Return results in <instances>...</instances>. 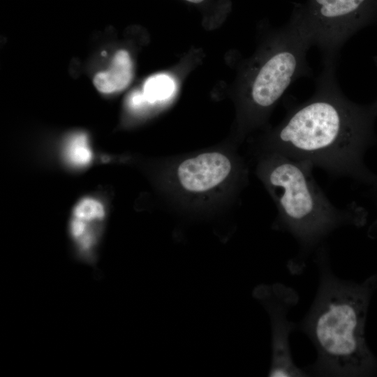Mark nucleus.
Returning <instances> with one entry per match:
<instances>
[{"label":"nucleus","instance_id":"obj_9","mask_svg":"<svg viewBox=\"0 0 377 377\" xmlns=\"http://www.w3.org/2000/svg\"><path fill=\"white\" fill-rule=\"evenodd\" d=\"M132 78V63L126 50L118 51L112 59L110 70L98 73L94 77L96 88L104 94L125 89Z\"/></svg>","mask_w":377,"mask_h":377},{"label":"nucleus","instance_id":"obj_7","mask_svg":"<svg viewBox=\"0 0 377 377\" xmlns=\"http://www.w3.org/2000/svg\"><path fill=\"white\" fill-rule=\"evenodd\" d=\"M233 168L230 159L222 153L212 151L184 160L177 170L180 186L186 191L201 193L223 183Z\"/></svg>","mask_w":377,"mask_h":377},{"label":"nucleus","instance_id":"obj_13","mask_svg":"<svg viewBox=\"0 0 377 377\" xmlns=\"http://www.w3.org/2000/svg\"><path fill=\"white\" fill-rule=\"evenodd\" d=\"M186 1H188L192 2V3H200V2H202L203 0H186Z\"/></svg>","mask_w":377,"mask_h":377},{"label":"nucleus","instance_id":"obj_5","mask_svg":"<svg viewBox=\"0 0 377 377\" xmlns=\"http://www.w3.org/2000/svg\"><path fill=\"white\" fill-rule=\"evenodd\" d=\"M309 47L288 24L275 37L250 83L249 101L255 112H267L295 81L311 75L306 60Z\"/></svg>","mask_w":377,"mask_h":377},{"label":"nucleus","instance_id":"obj_12","mask_svg":"<svg viewBox=\"0 0 377 377\" xmlns=\"http://www.w3.org/2000/svg\"><path fill=\"white\" fill-rule=\"evenodd\" d=\"M369 187V194L373 200L377 212V180ZM374 228L377 229V217L374 223Z\"/></svg>","mask_w":377,"mask_h":377},{"label":"nucleus","instance_id":"obj_14","mask_svg":"<svg viewBox=\"0 0 377 377\" xmlns=\"http://www.w3.org/2000/svg\"><path fill=\"white\" fill-rule=\"evenodd\" d=\"M376 64H377V59H376ZM373 105H374V107L377 110V100L373 103Z\"/></svg>","mask_w":377,"mask_h":377},{"label":"nucleus","instance_id":"obj_3","mask_svg":"<svg viewBox=\"0 0 377 377\" xmlns=\"http://www.w3.org/2000/svg\"><path fill=\"white\" fill-rule=\"evenodd\" d=\"M260 166V176L278 208L276 228L290 235L299 248L288 263L291 274H301L311 254L326 244L335 230L365 223L362 207L353 202L338 207L330 200L309 163L273 152Z\"/></svg>","mask_w":377,"mask_h":377},{"label":"nucleus","instance_id":"obj_6","mask_svg":"<svg viewBox=\"0 0 377 377\" xmlns=\"http://www.w3.org/2000/svg\"><path fill=\"white\" fill-rule=\"evenodd\" d=\"M256 297L269 313L272 327V358L268 376L272 377L309 376L304 369L293 360L290 335L297 330V323L287 318L300 300L297 291L283 284L262 286L256 290Z\"/></svg>","mask_w":377,"mask_h":377},{"label":"nucleus","instance_id":"obj_1","mask_svg":"<svg viewBox=\"0 0 377 377\" xmlns=\"http://www.w3.org/2000/svg\"><path fill=\"white\" fill-rule=\"evenodd\" d=\"M336 64H324L313 94L302 103H288L285 119L272 133L274 153L309 163L335 177L369 186L377 174L365 163L376 142L377 110L348 98L335 77Z\"/></svg>","mask_w":377,"mask_h":377},{"label":"nucleus","instance_id":"obj_11","mask_svg":"<svg viewBox=\"0 0 377 377\" xmlns=\"http://www.w3.org/2000/svg\"><path fill=\"white\" fill-rule=\"evenodd\" d=\"M175 90L173 79L166 74H158L149 77L143 86V96L149 103L165 100Z\"/></svg>","mask_w":377,"mask_h":377},{"label":"nucleus","instance_id":"obj_4","mask_svg":"<svg viewBox=\"0 0 377 377\" xmlns=\"http://www.w3.org/2000/svg\"><path fill=\"white\" fill-rule=\"evenodd\" d=\"M377 17V0H306L295 4L289 25L309 46H317L323 64H336L346 42Z\"/></svg>","mask_w":377,"mask_h":377},{"label":"nucleus","instance_id":"obj_10","mask_svg":"<svg viewBox=\"0 0 377 377\" xmlns=\"http://www.w3.org/2000/svg\"><path fill=\"white\" fill-rule=\"evenodd\" d=\"M63 154L71 166L80 168L89 165L93 152L87 135L82 133L71 135L65 142Z\"/></svg>","mask_w":377,"mask_h":377},{"label":"nucleus","instance_id":"obj_8","mask_svg":"<svg viewBox=\"0 0 377 377\" xmlns=\"http://www.w3.org/2000/svg\"><path fill=\"white\" fill-rule=\"evenodd\" d=\"M106 218L103 203L96 198L86 196L74 206L70 217L76 232L85 237H102Z\"/></svg>","mask_w":377,"mask_h":377},{"label":"nucleus","instance_id":"obj_2","mask_svg":"<svg viewBox=\"0 0 377 377\" xmlns=\"http://www.w3.org/2000/svg\"><path fill=\"white\" fill-rule=\"evenodd\" d=\"M318 286L312 304L297 329L313 343L315 361L304 368L309 376H362L372 374L376 360L365 339V323L374 276L358 283L332 271L327 244L315 252Z\"/></svg>","mask_w":377,"mask_h":377}]
</instances>
